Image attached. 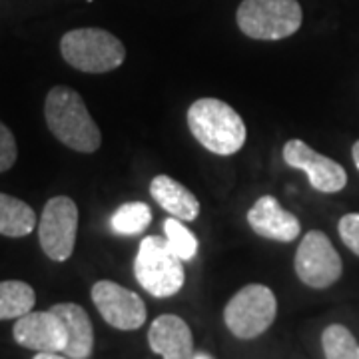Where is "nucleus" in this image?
I'll use <instances>...</instances> for the list:
<instances>
[{"instance_id": "f257e3e1", "label": "nucleus", "mask_w": 359, "mask_h": 359, "mask_svg": "<svg viewBox=\"0 0 359 359\" xmlns=\"http://www.w3.org/2000/svg\"><path fill=\"white\" fill-rule=\"evenodd\" d=\"M44 118L54 138L74 152L92 154L102 144L98 124L90 116L82 96L70 86H54L48 92Z\"/></svg>"}, {"instance_id": "f03ea898", "label": "nucleus", "mask_w": 359, "mask_h": 359, "mask_svg": "<svg viewBox=\"0 0 359 359\" xmlns=\"http://www.w3.org/2000/svg\"><path fill=\"white\" fill-rule=\"evenodd\" d=\"M188 128L208 152L231 156L245 144V124L230 104L218 98H200L188 108Z\"/></svg>"}, {"instance_id": "7ed1b4c3", "label": "nucleus", "mask_w": 359, "mask_h": 359, "mask_svg": "<svg viewBox=\"0 0 359 359\" xmlns=\"http://www.w3.org/2000/svg\"><path fill=\"white\" fill-rule=\"evenodd\" d=\"M60 52L72 68L88 74L112 72L126 60L124 44L102 28H76L66 32L60 40Z\"/></svg>"}, {"instance_id": "20e7f679", "label": "nucleus", "mask_w": 359, "mask_h": 359, "mask_svg": "<svg viewBox=\"0 0 359 359\" xmlns=\"http://www.w3.org/2000/svg\"><path fill=\"white\" fill-rule=\"evenodd\" d=\"M184 259L160 236H146L134 262V273L142 287L154 297L178 294L186 282Z\"/></svg>"}, {"instance_id": "39448f33", "label": "nucleus", "mask_w": 359, "mask_h": 359, "mask_svg": "<svg viewBox=\"0 0 359 359\" xmlns=\"http://www.w3.org/2000/svg\"><path fill=\"white\" fill-rule=\"evenodd\" d=\"M236 22L248 39L282 40L302 28L304 13L297 0H242Z\"/></svg>"}, {"instance_id": "423d86ee", "label": "nucleus", "mask_w": 359, "mask_h": 359, "mask_svg": "<svg viewBox=\"0 0 359 359\" xmlns=\"http://www.w3.org/2000/svg\"><path fill=\"white\" fill-rule=\"evenodd\" d=\"M278 316V299L268 285L250 283L228 302L224 321L240 339H254L268 332Z\"/></svg>"}, {"instance_id": "0eeeda50", "label": "nucleus", "mask_w": 359, "mask_h": 359, "mask_svg": "<svg viewBox=\"0 0 359 359\" xmlns=\"http://www.w3.org/2000/svg\"><path fill=\"white\" fill-rule=\"evenodd\" d=\"M294 266L297 278L313 290L334 285L344 271L341 257L332 240L320 230H311L304 236L295 252Z\"/></svg>"}, {"instance_id": "6e6552de", "label": "nucleus", "mask_w": 359, "mask_h": 359, "mask_svg": "<svg viewBox=\"0 0 359 359\" xmlns=\"http://www.w3.org/2000/svg\"><path fill=\"white\" fill-rule=\"evenodd\" d=\"M78 233V205L68 196H56L46 202L39 224L42 252L54 262L72 256Z\"/></svg>"}, {"instance_id": "1a4fd4ad", "label": "nucleus", "mask_w": 359, "mask_h": 359, "mask_svg": "<svg viewBox=\"0 0 359 359\" xmlns=\"http://www.w3.org/2000/svg\"><path fill=\"white\" fill-rule=\"evenodd\" d=\"M92 302L104 321L122 332L140 330L148 318L140 295L110 280H100L92 285Z\"/></svg>"}, {"instance_id": "9d476101", "label": "nucleus", "mask_w": 359, "mask_h": 359, "mask_svg": "<svg viewBox=\"0 0 359 359\" xmlns=\"http://www.w3.org/2000/svg\"><path fill=\"white\" fill-rule=\"evenodd\" d=\"M283 162L308 174L313 190L321 194L341 192L347 186V172L341 164L316 152L306 142L290 140L283 146Z\"/></svg>"}, {"instance_id": "9b49d317", "label": "nucleus", "mask_w": 359, "mask_h": 359, "mask_svg": "<svg viewBox=\"0 0 359 359\" xmlns=\"http://www.w3.org/2000/svg\"><path fill=\"white\" fill-rule=\"evenodd\" d=\"M14 341L32 351L62 353L68 344V335L62 320L48 311H30L18 318L13 327Z\"/></svg>"}, {"instance_id": "f8f14e48", "label": "nucleus", "mask_w": 359, "mask_h": 359, "mask_svg": "<svg viewBox=\"0 0 359 359\" xmlns=\"http://www.w3.org/2000/svg\"><path fill=\"white\" fill-rule=\"evenodd\" d=\"M248 224L257 236L266 240H273V242H282V244L294 242L302 233V224L297 216L283 210L273 196H262L256 204L250 208Z\"/></svg>"}, {"instance_id": "ddd939ff", "label": "nucleus", "mask_w": 359, "mask_h": 359, "mask_svg": "<svg viewBox=\"0 0 359 359\" xmlns=\"http://www.w3.org/2000/svg\"><path fill=\"white\" fill-rule=\"evenodd\" d=\"M148 344L162 359H194L192 332L188 323L174 313H164L152 321Z\"/></svg>"}, {"instance_id": "4468645a", "label": "nucleus", "mask_w": 359, "mask_h": 359, "mask_svg": "<svg viewBox=\"0 0 359 359\" xmlns=\"http://www.w3.org/2000/svg\"><path fill=\"white\" fill-rule=\"evenodd\" d=\"M50 309L62 320L68 335L62 353L70 359H88L94 349V327L86 309L76 304H56Z\"/></svg>"}, {"instance_id": "2eb2a0df", "label": "nucleus", "mask_w": 359, "mask_h": 359, "mask_svg": "<svg viewBox=\"0 0 359 359\" xmlns=\"http://www.w3.org/2000/svg\"><path fill=\"white\" fill-rule=\"evenodd\" d=\"M150 196L170 216L182 222H194L200 216V202L194 192L166 174H160L150 182Z\"/></svg>"}, {"instance_id": "dca6fc26", "label": "nucleus", "mask_w": 359, "mask_h": 359, "mask_svg": "<svg viewBox=\"0 0 359 359\" xmlns=\"http://www.w3.org/2000/svg\"><path fill=\"white\" fill-rule=\"evenodd\" d=\"M36 226V214L30 205L8 196L0 194V233L6 238H25Z\"/></svg>"}, {"instance_id": "f3484780", "label": "nucleus", "mask_w": 359, "mask_h": 359, "mask_svg": "<svg viewBox=\"0 0 359 359\" xmlns=\"http://www.w3.org/2000/svg\"><path fill=\"white\" fill-rule=\"evenodd\" d=\"M36 304L32 285L20 280L0 282V320H18L30 313Z\"/></svg>"}, {"instance_id": "a211bd4d", "label": "nucleus", "mask_w": 359, "mask_h": 359, "mask_svg": "<svg viewBox=\"0 0 359 359\" xmlns=\"http://www.w3.org/2000/svg\"><path fill=\"white\" fill-rule=\"evenodd\" d=\"M152 222V210L144 202H128L122 204L110 219L112 231L118 236H138Z\"/></svg>"}, {"instance_id": "6ab92c4d", "label": "nucleus", "mask_w": 359, "mask_h": 359, "mask_svg": "<svg viewBox=\"0 0 359 359\" xmlns=\"http://www.w3.org/2000/svg\"><path fill=\"white\" fill-rule=\"evenodd\" d=\"M325 359H359V344L346 325L332 323L321 335Z\"/></svg>"}, {"instance_id": "aec40b11", "label": "nucleus", "mask_w": 359, "mask_h": 359, "mask_svg": "<svg viewBox=\"0 0 359 359\" xmlns=\"http://www.w3.org/2000/svg\"><path fill=\"white\" fill-rule=\"evenodd\" d=\"M164 233H166L168 244L172 245V250L184 262L196 257V254H198V238L182 224V219L174 218V216L164 219Z\"/></svg>"}, {"instance_id": "412c9836", "label": "nucleus", "mask_w": 359, "mask_h": 359, "mask_svg": "<svg viewBox=\"0 0 359 359\" xmlns=\"http://www.w3.org/2000/svg\"><path fill=\"white\" fill-rule=\"evenodd\" d=\"M337 231H339V238L341 242L355 254L359 256V214L353 212V214H346L344 218L339 219L337 224Z\"/></svg>"}, {"instance_id": "4be33fe9", "label": "nucleus", "mask_w": 359, "mask_h": 359, "mask_svg": "<svg viewBox=\"0 0 359 359\" xmlns=\"http://www.w3.org/2000/svg\"><path fill=\"white\" fill-rule=\"evenodd\" d=\"M18 158V148H16V140L14 134L0 122V174L11 170Z\"/></svg>"}, {"instance_id": "5701e85b", "label": "nucleus", "mask_w": 359, "mask_h": 359, "mask_svg": "<svg viewBox=\"0 0 359 359\" xmlns=\"http://www.w3.org/2000/svg\"><path fill=\"white\" fill-rule=\"evenodd\" d=\"M32 359H70V358H66L65 353L60 355V353H52V351H39V353H36Z\"/></svg>"}, {"instance_id": "b1692460", "label": "nucleus", "mask_w": 359, "mask_h": 359, "mask_svg": "<svg viewBox=\"0 0 359 359\" xmlns=\"http://www.w3.org/2000/svg\"><path fill=\"white\" fill-rule=\"evenodd\" d=\"M351 158H353V164H355V168L359 170V140L353 144V148H351Z\"/></svg>"}, {"instance_id": "393cba45", "label": "nucleus", "mask_w": 359, "mask_h": 359, "mask_svg": "<svg viewBox=\"0 0 359 359\" xmlns=\"http://www.w3.org/2000/svg\"><path fill=\"white\" fill-rule=\"evenodd\" d=\"M194 359H210L208 355H204V353H200V355H194Z\"/></svg>"}]
</instances>
